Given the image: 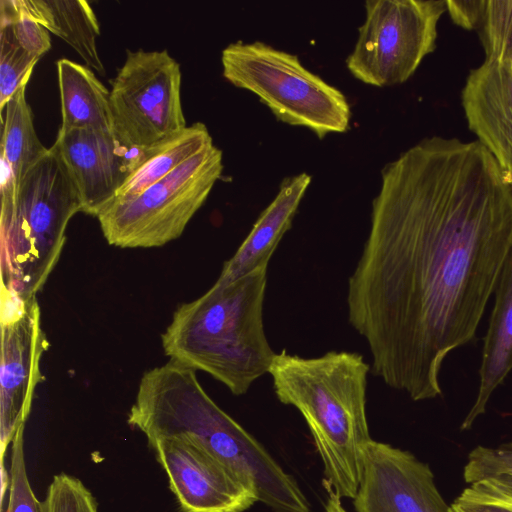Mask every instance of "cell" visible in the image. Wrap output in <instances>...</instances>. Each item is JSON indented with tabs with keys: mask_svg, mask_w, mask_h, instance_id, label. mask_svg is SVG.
Here are the masks:
<instances>
[{
	"mask_svg": "<svg viewBox=\"0 0 512 512\" xmlns=\"http://www.w3.org/2000/svg\"><path fill=\"white\" fill-rule=\"evenodd\" d=\"M511 248L512 187L478 140L427 137L387 163L347 289L373 374L414 401L441 395Z\"/></svg>",
	"mask_w": 512,
	"mask_h": 512,
	"instance_id": "cell-1",
	"label": "cell"
},
{
	"mask_svg": "<svg viewBox=\"0 0 512 512\" xmlns=\"http://www.w3.org/2000/svg\"><path fill=\"white\" fill-rule=\"evenodd\" d=\"M370 365L355 352L330 351L304 358L283 350L269 369L278 400L303 416L323 464V485L354 499L361 453L371 440L366 416Z\"/></svg>",
	"mask_w": 512,
	"mask_h": 512,
	"instance_id": "cell-2",
	"label": "cell"
},
{
	"mask_svg": "<svg viewBox=\"0 0 512 512\" xmlns=\"http://www.w3.org/2000/svg\"><path fill=\"white\" fill-rule=\"evenodd\" d=\"M267 270L216 281L202 296L180 305L161 336L170 360L208 373L236 396L268 373L276 353L263 325Z\"/></svg>",
	"mask_w": 512,
	"mask_h": 512,
	"instance_id": "cell-3",
	"label": "cell"
},
{
	"mask_svg": "<svg viewBox=\"0 0 512 512\" xmlns=\"http://www.w3.org/2000/svg\"><path fill=\"white\" fill-rule=\"evenodd\" d=\"M81 200L53 145L24 176L14 200L1 204V297L26 301L55 268Z\"/></svg>",
	"mask_w": 512,
	"mask_h": 512,
	"instance_id": "cell-4",
	"label": "cell"
},
{
	"mask_svg": "<svg viewBox=\"0 0 512 512\" xmlns=\"http://www.w3.org/2000/svg\"><path fill=\"white\" fill-rule=\"evenodd\" d=\"M223 77L258 97L277 120L320 139L350 128L346 96L303 66L297 55L261 41H238L221 53Z\"/></svg>",
	"mask_w": 512,
	"mask_h": 512,
	"instance_id": "cell-5",
	"label": "cell"
},
{
	"mask_svg": "<svg viewBox=\"0 0 512 512\" xmlns=\"http://www.w3.org/2000/svg\"><path fill=\"white\" fill-rule=\"evenodd\" d=\"M223 171V153L214 144L141 193L112 201L98 216L110 245L163 246L181 236Z\"/></svg>",
	"mask_w": 512,
	"mask_h": 512,
	"instance_id": "cell-6",
	"label": "cell"
},
{
	"mask_svg": "<svg viewBox=\"0 0 512 512\" xmlns=\"http://www.w3.org/2000/svg\"><path fill=\"white\" fill-rule=\"evenodd\" d=\"M444 0H367L346 67L357 80L375 87L406 82L436 48Z\"/></svg>",
	"mask_w": 512,
	"mask_h": 512,
	"instance_id": "cell-7",
	"label": "cell"
},
{
	"mask_svg": "<svg viewBox=\"0 0 512 512\" xmlns=\"http://www.w3.org/2000/svg\"><path fill=\"white\" fill-rule=\"evenodd\" d=\"M112 133L129 150L143 149L184 129L181 70L166 49L126 51L111 81Z\"/></svg>",
	"mask_w": 512,
	"mask_h": 512,
	"instance_id": "cell-8",
	"label": "cell"
},
{
	"mask_svg": "<svg viewBox=\"0 0 512 512\" xmlns=\"http://www.w3.org/2000/svg\"><path fill=\"white\" fill-rule=\"evenodd\" d=\"M0 459L30 414L40 361L49 343L41 327L36 297L26 301L1 297Z\"/></svg>",
	"mask_w": 512,
	"mask_h": 512,
	"instance_id": "cell-9",
	"label": "cell"
},
{
	"mask_svg": "<svg viewBox=\"0 0 512 512\" xmlns=\"http://www.w3.org/2000/svg\"><path fill=\"white\" fill-rule=\"evenodd\" d=\"M356 512H451L428 464L412 453L370 440L361 453Z\"/></svg>",
	"mask_w": 512,
	"mask_h": 512,
	"instance_id": "cell-10",
	"label": "cell"
},
{
	"mask_svg": "<svg viewBox=\"0 0 512 512\" xmlns=\"http://www.w3.org/2000/svg\"><path fill=\"white\" fill-rule=\"evenodd\" d=\"M147 442L182 512H244L258 501L237 475L195 444L176 437Z\"/></svg>",
	"mask_w": 512,
	"mask_h": 512,
	"instance_id": "cell-11",
	"label": "cell"
},
{
	"mask_svg": "<svg viewBox=\"0 0 512 512\" xmlns=\"http://www.w3.org/2000/svg\"><path fill=\"white\" fill-rule=\"evenodd\" d=\"M77 188L82 212L97 217L117 196L136 150L123 147L112 132L62 129L53 144Z\"/></svg>",
	"mask_w": 512,
	"mask_h": 512,
	"instance_id": "cell-12",
	"label": "cell"
},
{
	"mask_svg": "<svg viewBox=\"0 0 512 512\" xmlns=\"http://www.w3.org/2000/svg\"><path fill=\"white\" fill-rule=\"evenodd\" d=\"M461 99L469 129L512 187V66L485 60L470 71Z\"/></svg>",
	"mask_w": 512,
	"mask_h": 512,
	"instance_id": "cell-13",
	"label": "cell"
},
{
	"mask_svg": "<svg viewBox=\"0 0 512 512\" xmlns=\"http://www.w3.org/2000/svg\"><path fill=\"white\" fill-rule=\"evenodd\" d=\"M310 182L311 176L305 172L282 180L274 199L261 212L234 255L224 263L218 282L227 283L268 266L280 240L291 228Z\"/></svg>",
	"mask_w": 512,
	"mask_h": 512,
	"instance_id": "cell-14",
	"label": "cell"
},
{
	"mask_svg": "<svg viewBox=\"0 0 512 512\" xmlns=\"http://www.w3.org/2000/svg\"><path fill=\"white\" fill-rule=\"evenodd\" d=\"M494 293L495 302L479 369L478 393L461 424V430L470 429L475 420L485 413L492 393L512 370V248L501 269Z\"/></svg>",
	"mask_w": 512,
	"mask_h": 512,
	"instance_id": "cell-15",
	"label": "cell"
},
{
	"mask_svg": "<svg viewBox=\"0 0 512 512\" xmlns=\"http://www.w3.org/2000/svg\"><path fill=\"white\" fill-rule=\"evenodd\" d=\"M23 84L6 104L1 138V204L14 200L25 174L49 151L38 138Z\"/></svg>",
	"mask_w": 512,
	"mask_h": 512,
	"instance_id": "cell-16",
	"label": "cell"
},
{
	"mask_svg": "<svg viewBox=\"0 0 512 512\" xmlns=\"http://www.w3.org/2000/svg\"><path fill=\"white\" fill-rule=\"evenodd\" d=\"M211 145L213 140L208 128L204 123L196 122L151 146L136 150L129 173L115 199L141 193Z\"/></svg>",
	"mask_w": 512,
	"mask_h": 512,
	"instance_id": "cell-17",
	"label": "cell"
},
{
	"mask_svg": "<svg viewBox=\"0 0 512 512\" xmlns=\"http://www.w3.org/2000/svg\"><path fill=\"white\" fill-rule=\"evenodd\" d=\"M62 129L112 132L110 91L92 69L66 58L57 61Z\"/></svg>",
	"mask_w": 512,
	"mask_h": 512,
	"instance_id": "cell-18",
	"label": "cell"
},
{
	"mask_svg": "<svg viewBox=\"0 0 512 512\" xmlns=\"http://www.w3.org/2000/svg\"><path fill=\"white\" fill-rule=\"evenodd\" d=\"M24 11L48 32L69 44L86 66L100 75L105 68L97 49L99 22L85 0H19Z\"/></svg>",
	"mask_w": 512,
	"mask_h": 512,
	"instance_id": "cell-19",
	"label": "cell"
},
{
	"mask_svg": "<svg viewBox=\"0 0 512 512\" xmlns=\"http://www.w3.org/2000/svg\"><path fill=\"white\" fill-rule=\"evenodd\" d=\"M466 483H484L512 496V442L497 447L477 446L468 455Z\"/></svg>",
	"mask_w": 512,
	"mask_h": 512,
	"instance_id": "cell-20",
	"label": "cell"
},
{
	"mask_svg": "<svg viewBox=\"0 0 512 512\" xmlns=\"http://www.w3.org/2000/svg\"><path fill=\"white\" fill-rule=\"evenodd\" d=\"M0 112L15 92L28 83L40 58L24 50L16 41L11 26L0 21Z\"/></svg>",
	"mask_w": 512,
	"mask_h": 512,
	"instance_id": "cell-21",
	"label": "cell"
},
{
	"mask_svg": "<svg viewBox=\"0 0 512 512\" xmlns=\"http://www.w3.org/2000/svg\"><path fill=\"white\" fill-rule=\"evenodd\" d=\"M477 31L485 60L512 65V0H486Z\"/></svg>",
	"mask_w": 512,
	"mask_h": 512,
	"instance_id": "cell-22",
	"label": "cell"
},
{
	"mask_svg": "<svg viewBox=\"0 0 512 512\" xmlns=\"http://www.w3.org/2000/svg\"><path fill=\"white\" fill-rule=\"evenodd\" d=\"M43 512H98V503L80 479L59 473L48 486Z\"/></svg>",
	"mask_w": 512,
	"mask_h": 512,
	"instance_id": "cell-23",
	"label": "cell"
},
{
	"mask_svg": "<svg viewBox=\"0 0 512 512\" xmlns=\"http://www.w3.org/2000/svg\"><path fill=\"white\" fill-rule=\"evenodd\" d=\"M24 428H18L11 445L9 501L6 512H43L29 483L24 457Z\"/></svg>",
	"mask_w": 512,
	"mask_h": 512,
	"instance_id": "cell-24",
	"label": "cell"
},
{
	"mask_svg": "<svg viewBox=\"0 0 512 512\" xmlns=\"http://www.w3.org/2000/svg\"><path fill=\"white\" fill-rule=\"evenodd\" d=\"M0 7V21L11 26L17 43L24 50L38 58L49 51V32L24 11L19 0H1Z\"/></svg>",
	"mask_w": 512,
	"mask_h": 512,
	"instance_id": "cell-25",
	"label": "cell"
},
{
	"mask_svg": "<svg viewBox=\"0 0 512 512\" xmlns=\"http://www.w3.org/2000/svg\"><path fill=\"white\" fill-rule=\"evenodd\" d=\"M451 512H512V496L484 483L465 488L450 505Z\"/></svg>",
	"mask_w": 512,
	"mask_h": 512,
	"instance_id": "cell-26",
	"label": "cell"
},
{
	"mask_svg": "<svg viewBox=\"0 0 512 512\" xmlns=\"http://www.w3.org/2000/svg\"><path fill=\"white\" fill-rule=\"evenodd\" d=\"M486 0H446V8L453 22L467 30H477L481 24Z\"/></svg>",
	"mask_w": 512,
	"mask_h": 512,
	"instance_id": "cell-27",
	"label": "cell"
},
{
	"mask_svg": "<svg viewBox=\"0 0 512 512\" xmlns=\"http://www.w3.org/2000/svg\"><path fill=\"white\" fill-rule=\"evenodd\" d=\"M325 512H347L342 505L341 498L335 493H328V497L325 503Z\"/></svg>",
	"mask_w": 512,
	"mask_h": 512,
	"instance_id": "cell-28",
	"label": "cell"
},
{
	"mask_svg": "<svg viewBox=\"0 0 512 512\" xmlns=\"http://www.w3.org/2000/svg\"><path fill=\"white\" fill-rule=\"evenodd\" d=\"M0 466H1V469H0V483H1L0 484V489H1L0 504L2 506L4 497H5V493H6V491H9V487H10V473L7 472L5 465H4V461L0 462Z\"/></svg>",
	"mask_w": 512,
	"mask_h": 512,
	"instance_id": "cell-29",
	"label": "cell"
},
{
	"mask_svg": "<svg viewBox=\"0 0 512 512\" xmlns=\"http://www.w3.org/2000/svg\"><path fill=\"white\" fill-rule=\"evenodd\" d=\"M512 66V65H511Z\"/></svg>",
	"mask_w": 512,
	"mask_h": 512,
	"instance_id": "cell-30",
	"label": "cell"
}]
</instances>
